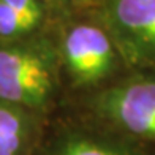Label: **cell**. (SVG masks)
Instances as JSON below:
<instances>
[{
  "label": "cell",
  "instance_id": "obj_6",
  "mask_svg": "<svg viewBox=\"0 0 155 155\" xmlns=\"http://www.w3.org/2000/svg\"><path fill=\"white\" fill-rule=\"evenodd\" d=\"M29 136V119L18 106H0V155H19Z\"/></svg>",
  "mask_w": 155,
  "mask_h": 155
},
{
  "label": "cell",
  "instance_id": "obj_10",
  "mask_svg": "<svg viewBox=\"0 0 155 155\" xmlns=\"http://www.w3.org/2000/svg\"><path fill=\"white\" fill-rule=\"evenodd\" d=\"M46 2H48V0H46Z\"/></svg>",
  "mask_w": 155,
  "mask_h": 155
},
{
  "label": "cell",
  "instance_id": "obj_9",
  "mask_svg": "<svg viewBox=\"0 0 155 155\" xmlns=\"http://www.w3.org/2000/svg\"><path fill=\"white\" fill-rule=\"evenodd\" d=\"M103 0H71V3L78 5H89V6H98Z\"/></svg>",
  "mask_w": 155,
  "mask_h": 155
},
{
  "label": "cell",
  "instance_id": "obj_3",
  "mask_svg": "<svg viewBox=\"0 0 155 155\" xmlns=\"http://www.w3.org/2000/svg\"><path fill=\"white\" fill-rule=\"evenodd\" d=\"M59 57L79 87H104L120 70L128 71L114 41L98 21L68 27Z\"/></svg>",
  "mask_w": 155,
  "mask_h": 155
},
{
  "label": "cell",
  "instance_id": "obj_8",
  "mask_svg": "<svg viewBox=\"0 0 155 155\" xmlns=\"http://www.w3.org/2000/svg\"><path fill=\"white\" fill-rule=\"evenodd\" d=\"M6 5H10L15 11H18L19 15H22L33 22L37 27H40L45 21L46 8L43 0H3Z\"/></svg>",
  "mask_w": 155,
  "mask_h": 155
},
{
  "label": "cell",
  "instance_id": "obj_5",
  "mask_svg": "<svg viewBox=\"0 0 155 155\" xmlns=\"http://www.w3.org/2000/svg\"><path fill=\"white\" fill-rule=\"evenodd\" d=\"M135 146L139 144L124 136L120 139H104L84 133H71L59 144L54 155H144Z\"/></svg>",
  "mask_w": 155,
  "mask_h": 155
},
{
  "label": "cell",
  "instance_id": "obj_4",
  "mask_svg": "<svg viewBox=\"0 0 155 155\" xmlns=\"http://www.w3.org/2000/svg\"><path fill=\"white\" fill-rule=\"evenodd\" d=\"M100 22L128 70L155 71V0H103Z\"/></svg>",
  "mask_w": 155,
  "mask_h": 155
},
{
  "label": "cell",
  "instance_id": "obj_1",
  "mask_svg": "<svg viewBox=\"0 0 155 155\" xmlns=\"http://www.w3.org/2000/svg\"><path fill=\"white\" fill-rule=\"evenodd\" d=\"M59 52L46 40L0 48V100L18 108H46L59 89Z\"/></svg>",
  "mask_w": 155,
  "mask_h": 155
},
{
  "label": "cell",
  "instance_id": "obj_2",
  "mask_svg": "<svg viewBox=\"0 0 155 155\" xmlns=\"http://www.w3.org/2000/svg\"><path fill=\"white\" fill-rule=\"evenodd\" d=\"M92 108L117 135L155 146V71H125L95 94Z\"/></svg>",
  "mask_w": 155,
  "mask_h": 155
},
{
  "label": "cell",
  "instance_id": "obj_7",
  "mask_svg": "<svg viewBox=\"0 0 155 155\" xmlns=\"http://www.w3.org/2000/svg\"><path fill=\"white\" fill-rule=\"evenodd\" d=\"M37 29L38 27L33 22H30L27 18L15 11L3 0H0V37L8 40L21 38L35 32Z\"/></svg>",
  "mask_w": 155,
  "mask_h": 155
}]
</instances>
